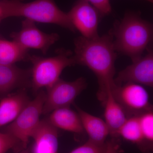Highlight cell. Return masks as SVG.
Segmentation results:
<instances>
[{"label":"cell","mask_w":153,"mask_h":153,"mask_svg":"<svg viewBox=\"0 0 153 153\" xmlns=\"http://www.w3.org/2000/svg\"><path fill=\"white\" fill-rule=\"evenodd\" d=\"M74 45L73 56L76 64L86 66L95 74L99 85L97 97L103 104L107 91L115 84V63L117 53L112 34L110 32L92 39L80 36L74 40Z\"/></svg>","instance_id":"obj_1"},{"label":"cell","mask_w":153,"mask_h":153,"mask_svg":"<svg viewBox=\"0 0 153 153\" xmlns=\"http://www.w3.org/2000/svg\"><path fill=\"white\" fill-rule=\"evenodd\" d=\"M116 52L128 56L132 61L143 55L152 46L153 27L138 13H126L123 19L115 24L111 31Z\"/></svg>","instance_id":"obj_2"},{"label":"cell","mask_w":153,"mask_h":153,"mask_svg":"<svg viewBox=\"0 0 153 153\" xmlns=\"http://www.w3.org/2000/svg\"><path fill=\"white\" fill-rule=\"evenodd\" d=\"M6 18L23 17L34 22L54 24L75 32L68 13L63 12L54 0H35L23 3L19 0H4Z\"/></svg>","instance_id":"obj_3"},{"label":"cell","mask_w":153,"mask_h":153,"mask_svg":"<svg viewBox=\"0 0 153 153\" xmlns=\"http://www.w3.org/2000/svg\"><path fill=\"white\" fill-rule=\"evenodd\" d=\"M29 60L33 65L31 87L35 92L51 87L60 79L65 68L76 65L72 52L63 49H59L57 55L53 57L30 55Z\"/></svg>","instance_id":"obj_4"},{"label":"cell","mask_w":153,"mask_h":153,"mask_svg":"<svg viewBox=\"0 0 153 153\" xmlns=\"http://www.w3.org/2000/svg\"><path fill=\"white\" fill-rule=\"evenodd\" d=\"M36 97L30 100L16 118L3 127L2 131L15 137L20 142L25 149L27 148L29 140L37 127L43 112L46 98V92L41 90Z\"/></svg>","instance_id":"obj_5"},{"label":"cell","mask_w":153,"mask_h":153,"mask_svg":"<svg viewBox=\"0 0 153 153\" xmlns=\"http://www.w3.org/2000/svg\"><path fill=\"white\" fill-rule=\"evenodd\" d=\"M115 99L123 108L128 117L138 116L153 111L149 97L142 85L137 83L115 84L111 89Z\"/></svg>","instance_id":"obj_6"},{"label":"cell","mask_w":153,"mask_h":153,"mask_svg":"<svg viewBox=\"0 0 153 153\" xmlns=\"http://www.w3.org/2000/svg\"><path fill=\"white\" fill-rule=\"evenodd\" d=\"M87 86V81L82 77L73 81L59 79L47 88L42 114H49L55 109L70 106Z\"/></svg>","instance_id":"obj_7"},{"label":"cell","mask_w":153,"mask_h":153,"mask_svg":"<svg viewBox=\"0 0 153 153\" xmlns=\"http://www.w3.org/2000/svg\"><path fill=\"white\" fill-rule=\"evenodd\" d=\"M11 38L20 46L27 50H40L46 54L49 48L59 40L57 33L49 34L39 30L35 22L25 19L22 22L21 30L12 33Z\"/></svg>","instance_id":"obj_8"},{"label":"cell","mask_w":153,"mask_h":153,"mask_svg":"<svg viewBox=\"0 0 153 153\" xmlns=\"http://www.w3.org/2000/svg\"><path fill=\"white\" fill-rule=\"evenodd\" d=\"M71 25L82 37L92 39L98 37L100 13L86 0H77L68 13Z\"/></svg>","instance_id":"obj_9"},{"label":"cell","mask_w":153,"mask_h":153,"mask_svg":"<svg viewBox=\"0 0 153 153\" xmlns=\"http://www.w3.org/2000/svg\"><path fill=\"white\" fill-rule=\"evenodd\" d=\"M147 53L131 65L122 70L114 79L117 85L125 83H137L149 87L153 86V50L152 46L147 49Z\"/></svg>","instance_id":"obj_10"},{"label":"cell","mask_w":153,"mask_h":153,"mask_svg":"<svg viewBox=\"0 0 153 153\" xmlns=\"http://www.w3.org/2000/svg\"><path fill=\"white\" fill-rule=\"evenodd\" d=\"M31 87V69H23L15 65L0 64V97L16 88Z\"/></svg>","instance_id":"obj_11"},{"label":"cell","mask_w":153,"mask_h":153,"mask_svg":"<svg viewBox=\"0 0 153 153\" xmlns=\"http://www.w3.org/2000/svg\"><path fill=\"white\" fill-rule=\"evenodd\" d=\"M31 138L34 140L32 153H58V129L47 118L40 120Z\"/></svg>","instance_id":"obj_12"},{"label":"cell","mask_w":153,"mask_h":153,"mask_svg":"<svg viewBox=\"0 0 153 153\" xmlns=\"http://www.w3.org/2000/svg\"><path fill=\"white\" fill-rule=\"evenodd\" d=\"M30 101L25 88L0 100V129L13 121Z\"/></svg>","instance_id":"obj_13"},{"label":"cell","mask_w":153,"mask_h":153,"mask_svg":"<svg viewBox=\"0 0 153 153\" xmlns=\"http://www.w3.org/2000/svg\"><path fill=\"white\" fill-rule=\"evenodd\" d=\"M52 125L57 129L73 133L77 135L85 134L78 113L69 107L61 108L53 111L47 118Z\"/></svg>","instance_id":"obj_14"},{"label":"cell","mask_w":153,"mask_h":153,"mask_svg":"<svg viewBox=\"0 0 153 153\" xmlns=\"http://www.w3.org/2000/svg\"><path fill=\"white\" fill-rule=\"evenodd\" d=\"M74 107L80 117L84 131L88 135V140L98 144H105L110 134L109 128L105 121L75 105Z\"/></svg>","instance_id":"obj_15"},{"label":"cell","mask_w":153,"mask_h":153,"mask_svg":"<svg viewBox=\"0 0 153 153\" xmlns=\"http://www.w3.org/2000/svg\"><path fill=\"white\" fill-rule=\"evenodd\" d=\"M111 88L108 89L103 104L105 106V121L109 128L111 137H117L119 129L127 119L128 117L111 92Z\"/></svg>","instance_id":"obj_16"},{"label":"cell","mask_w":153,"mask_h":153,"mask_svg":"<svg viewBox=\"0 0 153 153\" xmlns=\"http://www.w3.org/2000/svg\"><path fill=\"white\" fill-rule=\"evenodd\" d=\"M28 52L16 41L0 37V64L15 65L17 62L29 60L30 55Z\"/></svg>","instance_id":"obj_17"},{"label":"cell","mask_w":153,"mask_h":153,"mask_svg":"<svg viewBox=\"0 0 153 153\" xmlns=\"http://www.w3.org/2000/svg\"><path fill=\"white\" fill-rule=\"evenodd\" d=\"M119 137L136 144L145 152L144 142L138 116L128 118L117 132V137Z\"/></svg>","instance_id":"obj_18"},{"label":"cell","mask_w":153,"mask_h":153,"mask_svg":"<svg viewBox=\"0 0 153 153\" xmlns=\"http://www.w3.org/2000/svg\"><path fill=\"white\" fill-rule=\"evenodd\" d=\"M138 117L144 142L145 152L149 153L153 148V111L144 113Z\"/></svg>","instance_id":"obj_19"},{"label":"cell","mask_w":153,"mask_h":153,"mask_svg":"<svg viewBox=\"0 0 153 153\" xmlns=\"http://www.w3.org/2000/svg\"><path fill=\"white\" fill-rule=\"evenodd\" d=\"M24 149L22 143L15 137L0 131V153H6L10 149L19 152Z\"/></svg>","instance_id":"obj_20"},{"label":"cell","mask_w":153,"mask_h":153,"mask_svg":"<svg viewBox=\"0 0 153 153\" xmlns=\"http://www.w3.org/2000/svg\"><path fill=\"white\" fill-rule=\"evenodd\" d=\"M105 144L100 145L88 140L68 153H104Z\"/></svg>","instance_id":"obj_21"},{"label":"cell","mask_w":153,"mask_h":153,"mask_svg":"<svg viewBox=\"0 0 153 153\" xmlns=\"http://www.w3.org/2000/svg\"><path fill=\"white\" fill-rule=\"evenodd\" d=\"M100 13L102 16L111 13L112 9L109 0H86Z\"/></svg>","instance_id":"obj_22"},{"label":"cell","mask_w":153,"mask_h":153,"mask_svg":"<svg viewBox=\"0 0 153 153\" xmlns=\"http://www.w3.org/2000/svg\"><path fill=\"white\" fill-rule=\"evenodd\" d=\"M120 142L118 138L111 137L106 140L104 153H120Z\"/></svg>","instance_id":"obj_23"},{"label":"cell","mask_w":153,"mask_h":153,"mask_svg":"<svg viewBox=\"0 0 153 153\" xmlns=\"http://www.w3.org/2000/svg\"><path fill=\"white\" fill-rule=\"evenodd\" d=\"M6 19L5 9L3 1H0V22Z\"/></svg>","instance_id":"obj_24"},{"label":"cell","mask_w":153,"mask_h":153,"mask_svg":"<svg viewBox=\"0 0 153 153\" xmlns=\"http://www.w3.org/2000/svg\"><path fill=\"white\" fill-rule=\"evenodd\" d=\"M20 153H30V151H29V150L27 149L26 148V149H24L22 150V151H21V152Z\"/></svg>","instance_id":"obj_25"},{"label":"cell","mask_w":153,"mask_h":153,"mask_svg":"<svg viewBox=\"0 0 153 153\" xmlns=\"http://www.w3.org/2000/svg\"><path fill=\"white\" fill-rule=\"evenodd\" d=\"M146 1H148L150 2L151 3L153 2V0H146Z\"/></svg>","instance_id":"obj_26"}]
</instances>
